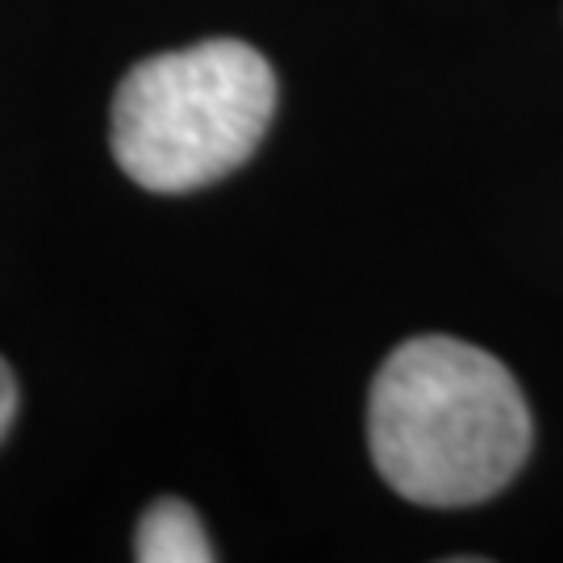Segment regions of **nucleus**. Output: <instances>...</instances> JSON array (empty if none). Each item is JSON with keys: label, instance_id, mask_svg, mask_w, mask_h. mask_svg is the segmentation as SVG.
I'll return each mask as SVG.
<instances>
[{"label": "nucleus", "instance_id": "f03ea898", "mask_svg": "<svg viewBox=\"0 0 563 563\" xmlns=\"http://www.w3.org/2000/svg\"><path fill=\"white\" fill-rule=\"evenodd\" d=\"M276 113V71L255 46L209 38L125 71L113 159L151 192H192L255 155Z\"/></svg>", "mask_w": 563, "mask_h": 563}, {"label": "nucleus", "instance_id": "f257e3e1", "mask_svg": "<svg viewBox=\"0 0 563 563\" xmlns=\"http://www.w3.org/2000/svg\"><path fill=\"white\" fill-rule=\"evenodd\" d=\"M534 422L501 360L446 334L401 342L367 393V446L393 493L430 509L497 497L522 472Z\"/></svg>", "mask_w": 563, "mask_h": 563}, {"label": "nucleus", "instance_id": "20e7f679", "mask_svg": "<svg viewBox=\"0 0 563 563\" xmlns=\"http://www.w3.org/2000/svg\"><path fill=\"white\" fill-rule=\"evenodd\" d=\"M13 413H18V380H13V367L0 360V439L9 434Z\"/></svg>", "mask_w": 563, "mask_h": 563}, {"label": "nucleus", "instance_id": "7ed1b4c3", "mask_svg": "<svg viewBox=\"0 0 563 563\" xmlns=\"http://www.w3.org/2000/svg\"><path fill=\"white\" fill-rule=\"evenodd\" d=\"M134 560L142 563H209L213 547L197 509L180 497H159L142 514L134 534Z\"/></svg>", "mask_w": 563, "mask_h": 563}]
</instances>
